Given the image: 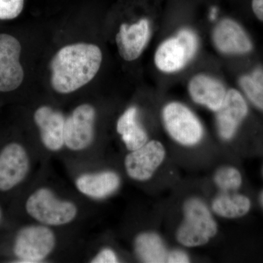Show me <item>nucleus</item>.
Instances as JSON below:
<instances>
[{
	"label": "nucleus",
	"instance_id": "4be33fe9",
	"mask_svg": "<svg viewBox=\"0 0 263 263\" xmlns=\"http://www.w3.org/2000/svg\"><path fill=\"white\" fill-rule=\"evenodd\" d=\"M24 0H0V20L16 18L23 11Z\"/></svg>",
	"mask_w": 263,
	"mask_h": 263
},
{
	"label": "nucleus",
	"instance_id": "9d476101",
	"mask_svg": "<svg viewBox=\"0 0 263 263\" xmlns=\"http://www.w3.org/2000/svg\"><path fill=\"white\" fill-rule=\"evenodd\" d=\"M165 157V149L160 141H148L136 150L130 151L124 159V167L129 178L146 181L154 176Z\"/></svg>",
	"mask_w": 263,
	"mask_h": 263
},
{
	"label": "nucleus",
	"instance_id": "9b49d317",
	"mask_svg": "<svg viewBox=\"0 0 263 263\" xmlns=\"http://www.w3.org/2000/svg\"><path fill=\"white\" fill-rule=\"evenodd\" d=\"M65 119L62 112L48 105L39 107L34 111V122L39 129L41 141L50 152H60L65 146Z\"/></svg>",
	"mask_w": 263,
	"mask_h": 263
},
{
	"label": "nucleus",
	"instance_id": "a211bd4d",
	"mask_svg": "<svg viewBox=\"0 0 263 263\" xmlns=\"http://www.w3.org/2000/svg\"><path fill=\"white\" fill-rule=\"evenodd\" d=\"M135 254L146 263L167 262L168 251L160 235L154 232H143L134 240Z\"/></svg>",
	"mask_w": 263,
	"mask_h": 263
},
{
	"label": "nucleus",
	"instance_id": "423d86ee",
	"mask_svg": "<svg viewBox=\"0 0 263 263\" xmlns=\"http://www.w3.org/2000/svg\"><path fill=\"white\" fill-rule=\"evenodd\" d=\"M197 48L196 35L192 31L182 29L176 37L167 40L157 48L156 66L165 72L181 70L193 58Z\"/></svg>",
	"mask_w": 263,
	"mask_h": 263
},
{
	"label": "nucleus",
	"instance_id": "6e6552de",
	"mask_svg": "<svg viewBox=\"0 0 263 263\" xmlns=\"http://www.w3.org/2000/svg\"><path fill=\"white\" fill-rule=\"evenodd\" d=\"M96 110L90 104L76 107L65 119V146L72 152H81L92 144Z\"/></svg>",
	"mask_w": 263,
	"mask_h": 263
},
{
	"label": "nucleus",
	"instance_id": "b1692460",
	"mask_svg": "<svg viewBox=\"0 0 263 263\" xmlns=\"http://www.w3.org/2000/svg\"><path fill=\"white\" fill-rule=\"evenodd\" d=\"M167 262L169 263H186L190 262V257L186 252L179 249H175L168 252Z\"/></svg>",
	"mask_w": 263,
	"mask_h": 263
},
{
	"label": "nucleus",
	"instance_id": "5701e85b",
	"mask_svg": "<svg viewBox=\"0 0 263 263\" xmlns=\"http://www.w3.org/2000/svg\"><path fill=\"white\" fill-rule=\"evenodd\" d=\"M119 262L117 253L110 248H103L91 259L92 263H117Z\"/></svg>",
	"mask_w": 263,
	"mask_h": 263
},
{
	"label": "nucleus",
	"instance_id": "412c9836",
	"mask_svg": "<svg viewBox=\"0 0 263 263\" xmlns=\"http://www.w3.org/2000/svg\"><path fill=\"white\" fill-rule=\"evenodd\" d=\"M216 186L223 192H235L242 184L240 171L233 167H222L214 175Z\"/></svg>",
	"mask_w": 263,
	"mask_h": 263
},
{
	"label": "nucleus",
	"instance_id": "f8f14e48",
	"mask_svg": "<svg viewBox=\"0 0 263 263\" xmlns=\"http://www.w3.org/2000/svg\"><path fill=\"white\" fill-rule=\"evenodd\" d=\"M248 105L243 95L235 89L227 91L224 103L216 115L218 130L222 139L229 141L248 114Z\"/></svg>",
	"mask_w": 263,
	"mask_h": 263
},
{
	"label": "nucleus",
	"instance_id": "cd10ccee",
	"mask_svg": "<svg viewBox=\"0 0 263 263\" xmlns=\"http://www.w3.org/2000/svg\"><path fill=\"white\" fill-rule=\"evenodd\" d=\"M262 202H263V195H262Z\"/></svg>",
	"mask_w": 263,
	"mask_h": 263
},
{
	"label": "nucleus",
	"instance_id": "ddd939ff",
	"mask_svg": "<svg viewBox=\"0 0 263 263\" xmlns=\"http://www.w3.org/2000/svg\"><path fill=\"white\" fill-rule=\"evenodd\" d=\"M150 37V25L146 18L128 25L123 24L116 36L120 56L126 61H133L141 56Z\"/></svg>",
	"mask_w": 263,
	"mask_h": 263
},
{
	"label": "nucleus",
	"instance_id": "0eeeda50",
	"mask_svg": "<svg viewBox=\"0 0 263 263\" xmlns=\"http://www.w3.org/2000/svg\"><path fill=\"white\" fill-rule=\"evenodd\" d=\"M22 52V44L15 36L0 33V92H12L23 84Z\"/></svg>",
	"mask_w": 263,
	"mask_h": 263
},
{
	"label": "nucleus",
	"instance_id": "39448f33",
	"mask_svg": "<svg viewBox=\"0 0 263 263\" xmlns=\"http://www.w3.org/2000/svg\"><path fill=\"white\" fill-rule=\"evenodd\" d=\"M164 127L175 141L186 146L200 143L203 128L195 114L179 103L167 104L162 111Z\"/></svg>",
	"mask_w": 263,
	"mask_h": 263
},
{
	"label": "nucleus",
	"instance_id": "a878e982",
	"mask_svg": "<svg viewBox=\"0 0 263 263\" xmlns=\"http://www.w3.org/2000/svg\"><path fill=\"white\" fill-rule=\"evenodd\" d=\"M216 12L217 11H216V8H213L212 11H211L210 18L212 20H214V18H216Z\"/></svg>",
	"mask_w": 263,
	"mask_h": 263
},
{
	"label": "nucleus",
	"instance_id": "dca6fc26",
	"mask_svg": "<svg viewBox=\"0 0 263 263\" xmlns=\"http://www.w3.org/2000/svg\"><path fill=\"white\" fill-rule=\"evenodd\" d=\"M189 91L195 103L217 111L221 108L227 91L224 85L209 76H195L189 84Z\"/></svg>",
	"mask_w": 263,
	"mask_h": 263
},
{
	"label": "nucleus",
	"instance_id": "f03ea898",
	"mask_svg": "<svg viewBox=\"0 0 263 263\" xmlns=\"http://www.w3.org/2000/svg\"><path fill=\"white\" fill-rule=\"evenodd\" d=\"M25 209L32 219L48 227L70 224L79 212L73 202L62 200L48 187L33 192L26 201Z\"/></svg>",
	"mask_w": 263,
	"mask_h": 263
},
{
	"label": "nucleus",
	"instance_id": "393cba45",
	"mask_svg": "<svg viewBox=\"0 0 263 263\" xmlns=\"http://www.w3.org/2000/svg\"><path fill=\"white\" fill-rule=\"evenodd\" d=\"M252 8L255 16L263 22V0H252Z\"/></svg>",
	"mask_w": 263,
	"mask_h": 263
},
{
	"label": "nucleus",
	"instance_id": "20e7f679",
	"mask_svg": "<svg viewBox=\"0 0 263 263\" xmlns=\"http://www.w3.org/2000/svg\"><path fill=\"white\" fill-rule=\"evenodd\" d=\"M57 238L50 227L32 224L22 228L14 240L13 252L19 262H42L54 250Z\"/></svg>",
	"mask_w": 263,
	"mask_h": 263
},
{
	"label": "nucleus",
	"instance_id": "1a4fd4ad",
	"mask_svg": "<svg viewBox=\"0 0 263 263\" xmlns=\"http://www.w3.org/2000/svg\"><path fill=\"white\" fill-rule=\"evenodd\" d=\"M30 168L27 150L20 143H8L0 151V191L13 190L25 179Z\"/></svg>",
	"mask_w": 263,
	"mask_h": 263
},
{
	"label": "nucleus",
	"instance_id": "2eb2a0df",
	"mask_svg": "<svg viewBox=\"0 0 263 263\" xmlns=\"http://www.w3.org/2000/svg\"><path fill=\"white\" fill-rule=\"evenodd\" d=\"M121 184V179L112 171L84 174L76 179L79 193L93 199H103L115 193Z\"/></svg>",
	"mask_w": 263,
	"mask_h": 263
},
{
	"label": "nucleus",
	"instance_id": "aec40b11",
	"mask_svg": "<svg viewBox=\"0 0 263 263\" xmlns=\"http://www.w3.org/2000/svg\"><path fill=\"white\" fill-rule=\"evenodd\" d=\"M240 86L247 98L259 110H263V70L255 69L251 74L242 76Z\"/></svg>",
	"mask_w": 263,
	"mask_h": 263
},
{
	"label": "nucleus",
	"instance_id": "4468645a",
	"mask_svg": "<svg viewBox=\"0 0 263 263\" xmlns=\"http://www.w3.org/2000/svg\"><path fill=\"white\" fill-rule=\"evenodd\" d=\"M214 44L218 50L230 54H245L252 49V43L243 27L231 19L221 21L214 29Z\"/></svg>",
	"mask_w": 263,
	"mask_h": 263
},
{
	"label": "nucleus",
	"instance_id": "bb28decb",
	"mask_svg": "<svg viewBox=\"0 0 263 263\" xmlns=\"http://www.w3.org/2000/svg\"><path fill=\"white\" fill-rule=\"evenodd\" d=\"M2 219V211L1 209H0V220H1Z\"/></svg>",
	"mask_w": 263,
	"mask_h": 263
},
{
	"label": "nucleus",
	"instance_id": "f257e3e1",
	"mask_svg": "<svg viewBox=\"0 0 263 263\" xmlns=\"http://www.w3.org/2000/svg\"><path fill=\"white\" fill-rule=\"evenodd\" d=\"M103 62L100 47L91 43L67 45L51 62V84L60 94H70L94 79Z\"/></svg>",
	"mask_w": 263,
	"mask_h": 263
},
{
	"label": "nucleus",
	"instance_id": "7ed1b4c3",
	"mask_svg": "<svg viewBox=\"0 0 263 263\" xmlns=\"http://www.w3.org/2000/svg\"><path fill=\"white\" fill-rule=\"evenodd\" d=\"M184 219L178 228L176 238L186 247H200L214 238L217 224L205 202L197 197L189 199L183 205Z\"/></svg>",
	"mask_w": 263,
	"mask_h": 263
},
{
	"label": "nucleus",
	"instance_id": "f3484780",
	"mask_svg": "<svg viewBox=\"0 0 263 263\" xmlns=\"http://www.w3.org/2000/svg\"><path fill=\"white\" fill-rule=\"evenodd\" d=\"M118 133L129 151L141 148L148 142V135L138 120V109L130 107L118 119Z\"/></svg>",
	"mask_w": 263,
	"mask_h": 263
},
{
	"label": "nucleus",
	"instance_id": "6ab92c4d",
	"mask_svg": "<svg viewBox=\"0 0 263 263\" xmlns=\"http://www.w3.org/2000/svg\"><path fill=\"white\" fill-rule=\"evenodd\" d=\"M250 209L249 197L235 192H223L212 202L214 212L227 219L242 217L248 214Z\"/></svg>",
	"mask_w": 263,
	"mask_h": 263
}]
</instances>
